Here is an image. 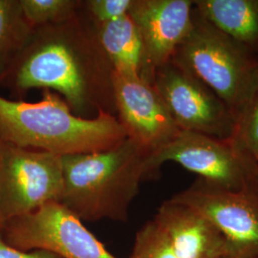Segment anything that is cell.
I'll return each mask as SVG.
<instances>
[{
    "mask_svg": "<svg viewBox=\"0 0 258 258\" xmlns=\"http://www.w3.org/2000/svg\"><path fill=\"white\" fill-rule=\"evenodd\" d=\"M249 188L256 191L258 194V160L254 163V172H253L252 182Z\"/></svg>",
    "mask_w": 258,
    "mask_h": 258,
    "instance_id": "20",
    "label": "cell"
},
{
    "mask_svg": "<svg viewBox=\"0 0 258 258\" xmlns=\"http://www.w3.org/2000/svg\"><path fill=\"white\" fill-rule=\"evenodd\" d=\"M133 0H86L83 8L93 23L100 24L121 19L129 14Z\"/></svg>",
    "mask_w": 258,
    "mask_h": 258,
    "instance_id": "18",
    "label": "cell"
},
{
    "mask_svg": "<svg viewBox=\"0 0 258 258\" xmlns=\"http://www.w3.org/2000/svg\"><path fill=\"white\" fill-rule=\"evenodd\" d=\"M153 85L181 131L231 140L236 121L206 84L172 61L158 68Z\"/></svg>",
    "mask_w": 258,
    "mask_h": 258,
    "instance_id": "10",
    "label": "cell"
},
{
    "mask_svg": "<svg viewBox=\"0 0 258 258\" xmlns=\"http://www.w3.org/2000/svg\"><path fill=\"white\" fill-rule=\"evenodd\" d=\"M0 230L10 246L23 251L46 250L60 258H119L57 202L6 220Z\"/></svg>",
    "mask_w": 258,
    "mask_h": 258,
    "instance_id": "7",
    "label": "cell"
},
{
    "mask_svg": "<svg viewBox=\"0 0 258 258\" xmlns=\"http://www.w3.org/2000/svg\"><path fill=\"white\" fill-rule=\"evenodd\" d=\"M130 258H228V249L200 212L170 198L139 230Z\"/></svg>",
    "mask_w": 258,
    "mask_h": 258,
    "instance_id": "5",
    "label": "cell"
},
{
    "mask_svg": "<svg viewBox=\"0 0 258 258\" xmlns=\"http://www.w3.org/2000/svg\"><path fill=\"white\" fill-rule=\"evenodd\" d=\"M149 156L129 138L106 150L62 156L64 189L60 203L82 221H127L140 185L151 180Z\"/></svg>",
    "mask_w": 258,
    "mask_h": 258,
    "instance_id": "2",
    "label": "cell"
},
{
    "mask_svg": "<svg viewBox=\"0 0 258 258\" xmlns=\"http://www.w3.org/2000/svg\"><path fill=\"white\" fill-rule=\"evenodd\" d=\"M113 74L82 6L66 21L34 28L0 86L19 97L31 89L58 93L79 117L116 116Z\"/></svg>",
    "mask_w": 258,
    "mask_h": 258,
    "instance_id": "1",
    "label": "cell"
},
{
    "mask_svg": "<svg viewBox=\"0 0 258 258\" xmlns=\"http://www.w3.org/2000/svg\"><path fill=\"white\" fill-rule=\"evenodd\" d=\"M249 258H258V254H256V255H253V256H251V257Z\"/></svg>",
    "mask_w": 258,
    "mask_h": 258,
    "instance_id": "22",
    "label": "cell"
},
{
    "mask_svg": "<svg viewBox=\"0 0 258 258\" xmlns=\"http://www.w3.org/2000/svg\"><path fill=\"white\" fill-rule=\"evenodd\" d=\"M37 102L12 101L0 95V140L19 148L60 156L106 150L127 138L116 116L75 115L56 93L43 90Z\"/></svg>",
    "mask_w": 258,
    "mask_h": 258,
    "instance_id": "3",
    "label": "cell"
},
{
    "mask_svg": "<svg viewBox=\"0 0 258 258\" xmlns=\"http://www.w3.org/2000/svg\"><path fill=\"white\" fill-rule=\"evenodd\" d=\"M94 27L115 73L153 84L156 70L150 62L138 28L129 15L111 22L94 23Z\"/></svg>",
    "mask_w": 258,
    "mask_h": 258,
    "instance_id": "13",
    "label": "cell"
},
{
    "mask_svg": "<svg viewBox=\"0 0 258 258\" xmlns=\"http://www.w3.org/2000/svg\"><path fill=\"white\" fill-rule=\"evenodd\" d=\"M0 258H60L46 250L23 251L16 249L5 241L0 230Z\"/></svg>",
    "mask_w": 258,
    "mask_h": 258,
    "instance_id": "19",
    "label": "cell"
},
{
    "mask_svg": "<svg viewBox=\"0 0 258 258\" xmlns=\"http://www.w3.org/2000/svg\"><path fill=\"white\" fill-rule=\"evenodd\" d=\"M116 117L127 138L151 154L166 147L181 131L153 84L113 74Z\"/></svg>",
    "mask_w": 258,
    "mask_h": 258,
    "instance_id": "11",
    "label": "cell"
},
{
    "mask_svg": "<svg viewBox=\"0 0 258 258\" xmlns=\"http://www.w3.org/2000/svg\"><path fill=\"white\" fill-rule=\"evenodd\" d=\"M194 8L214 27L258 54V0H196Z\"/></svg>",
    "mask_w": 258,
    "mask_h": 258,
    "instance_id": "14",
    "label": "cell"
},
{
    "mask_svg": "<svg viewBox=\"0 0 258 258\" xmlns=\"http://www.w3.org/2000/svg\"><path fill=\"white\" fill-rule=\"evenodd\" d=\"M200 212L226 241L228 258L258 254V194L228 190L197 180L172 197Z\"/></svg>",
    "mask_w": 258,
    "mask_h": 258,
    "instance_id": "9",
    "label": "cell"
},
{
    "mask_svg": "<svg viewBox=\"0 0 258 258\" xmlns=\"http://www.w3.org/2000/svg\"><path fill=\"white\" fill-rule=\"evenodd\" d=\"M1 148H2V141L0 140V161H1ZM3 223H4V220H3L2 216H1V213H0V228L2 227Z\"/></svg>",
    "mask_w": 258,
    "mask_h": 258,
    "instance_id": "21",
    "label": "cell"
},
{
    "mask_svg": "<svg viewBox=\"0 0 258 258\" xmlns=\"http://www.w3.org/2000/svg\"><path fill=\"white\" fill-rule=\"evenodd\" d=\"M232 146L253 165L258 160V84L236 120Z\"/></svg>",
    "mask_w": 258,
    "mask_h": 258,
    "instance_id": "17",
    "label": "cell"
},
{
    "mask_svg": "<svg viewBox=\"0 0 258 258\" xmlns=\"http://www.w3.org/2000/svg\"><path fill=\"white\" fill-rule=\"evenodd\" d=\"M33 30L24 17L20 0H0V80L27 43Z\"/></svg>",
    "mask_w": 258,
    "mask_h": 258,
    "instance_id": "15",
    "label": "cell"
},
{
    "mask_svg": "<svg viewBox=\"0 0 258 258\" xmlns=\"http://www.w3.org/2000/svg\"><path fill=\"white\" fill-rule=\"evenodd\" d=\"M166 162H174L198 175L206 183L228 190L249 188L254 165L232 146L190 131H180L166 147L148 158L150 178H157Z\"/></svg>",
    "mask_w": 258,
    "mask_h": 258,
    "instance_id": "8",
    "label": "cell"
},
{
    "mask_svg": "<svg viewBox=\"0 0 258 258\" xmlns=\"http://www.w3.org/2000/svg\"><path fill=\"white\" fill-rule=\"evenodd\" d=\"M194 10L191 0H133L129 17L138 28L155 70L171 61L190 33Z\"/></svg>",
    "mask_w": 258,
    "mask_h": 258,
    "instance_id": "12",
    "label": "cell"
},
{
    "mask_svg": "<svg viewBox=\"0 0 258 258\" xmlns=\"http://www.w3.org/2000/svg\"><path fill=\"white\" fill-rule=\"evenodd\" d=\"M22 12L33 28L61 23L80 11L79 0H20Z\"/></svg>",
    "mask_w": 258,
    "mask_h": 258,
    "instance_id": "16",
    "label": "cell"
},
{
    "mask_svg": "<svg viewBox=\"0 0 258 258\" xmlns=\"http://www.w3.org/2000/svg\"><path fill=\"white\" fill-rule=\"evenodd\" d=\"M64 189L62 156L2 142L0 213L4 222L60 203Z\"/></svg>",
    "mask_w": 258,
    "mask_h": 258,
    "instance_id": "6",
    "label": "cell"
},
{
    "mask_svg": "<svg viewBox=\"0 0 258 258\" xmlns=\"http://www.w3.org/2000/svg\"><path fill=\"white\" fill-rule=\"evenodd\" d=\"M206 84L235 121L258 84V54L214 27L194 10L192 29L171 59Z\"/></svg>",
    "mask_w": 258,
    "mask_h": 258,
    "instance_id": "4",
    "label": "cell"
}]
</instances>
